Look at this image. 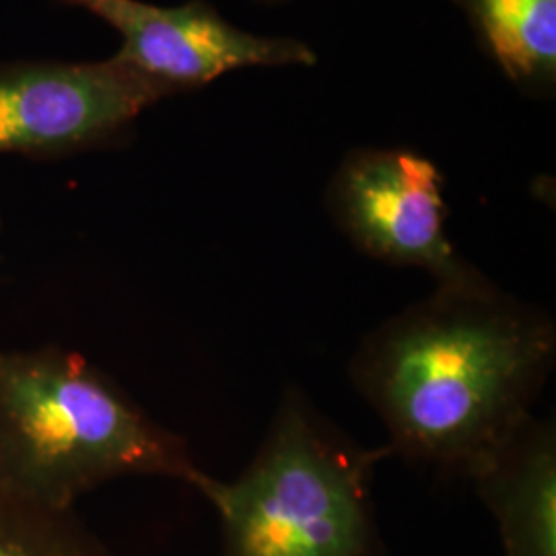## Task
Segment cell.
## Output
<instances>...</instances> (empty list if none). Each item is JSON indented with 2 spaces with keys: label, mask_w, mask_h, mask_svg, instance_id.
Returning <instances> with one entry per match:
<instances>
[{
  "label": "cell",
  "mask_w": 556,
  "mask_h": 556,
  "mask_svg": "<svg viewBox=\"0 0 556 556\" xmlns=\"http://www.w3.org/2000/svg\"><path fill=\"white\" fill-rule=\"evenodd\" d=\"M555 358L553 318L486 277L379 324L349 371L392 456L470 478L532 417Z\"/></svg>",
  "instance_id": "obj_1"
},
{
  "label": "cell",
  "mask_w": 556,
  "mask_h": 556,
  "mask_svg": "<svg viewBox=\"0 0 556 556\" xmlns=\"http://www.w3.org/2000/svg\"><path fill=\"white\" fill-rule=\"evenodd\" d=\"M184 439L75 353L0 351V482L59 511L126 475L194 484Z\"/></svg>",
  "instance_id": "obj_2"
},
{
  "label": "cell",
  "mask_w": 556,
  "mask_h": 556,
  "mask_svg": "<svg viewBox=\"0 0 556 556\" xmlns=\"http://www.w3.org/2000/svg\"><path fill=\"white\" fill-rule=\"evenodd\" d=\"M388 445L365 447L289 388L254 459L225 482L192 484L220 521V556H379L374 475Z\"/></svg>",
  "instance_id": "obj_3"
},
{
  "label": "cell",
  "mask_w": 556,
  "mask_h": 556,
  "mask_svg": "<svg viewBox=\"0 0 556 556\" xmlns=\"http://www.w3.org/2000/svg\"><path fill=\"white\" fill-rule=\"evenodd\" d=\"M330 219L369 258L417 268L435 287L484 280L447 236L443 174L404 147H357L338 163L326 188Z\"/></svg>",
  "instance_id": "obj_4"
},
{
  "label": "cell",
  "mask_w": 556,
  "mask_h": 556,
  "mask_svg": "<svg viewBox=\"0 0 556 556\" xmlns=\"http://www.w3.org/2000/svg\"><path fill=\"white\" fill-rule=\"evenodd\" d=\"M172 96L118 59L0 64V153L59 157L114 144Z\"/></svg>",
  "instance_id": "obj_5"
},
{
  "label": "cell",
  "mask_w": 556,
  "mask_h": 556,
  "mask_svg": "<svg viewBox=\"0 0 556 556\" xmlns=\"http://www.w3.org/2000/svg\"><path fill=\"white\" fill-rule=\"evenodd\" d=\"M112 25L122 36L114 59L176 96L241 68L316 66L318 54L295 38L258 36L229 23L208 0L157 7L140 0H59Z\"/></svg>",
  "instance_id": "obj_6"
},
{
  "label": "cell",
  "mask_w": 556,
  "mask_h": 556,
  "mask_svg": "<svg viewBox=\"0 0 556 556\" xmlns=\"http://www.w3.org/2000/svg\"><path fill=\"white\" fill-rule=\"evenodd\" d=\"M507 556H556L555 418L530 417L470 477Z\"/></svg>",
  "instance_id": "obj_7"
},
{
  "label": "cell",
  "mask_w": 556,
  "mask_h": 556,
  "mask_svg": "<svg viewBox=\"0 0 556 556\" xmlns=\"http://www.w3.org/2000/svg\"><path fill=\"white\" fill-rule=\"evenodd\" d=\"M470 23L480 52L521 93H556V0H450Z\"/></svg>",
  "instance_id": "obj_8"
},
{
  "label": "cell",
  "mask_w": 556,
  "mask_h": 556,
  "mask_svg": "<svg viewBox=\"0 0 556 556\" xmlns=\"http://www.w3.org/2000/svg\"><path fill=\"white\" fill-rule=\"evenodd\" d=\"M0 556H108L71 511L23 497L0 482Z\"/></svg>",
  "instance_id": "obj_9"
},
{
  "label": "cell",
  "mask_w": 556,
  "mask_h": 556,
  "mask_svg": "<svg viewBox=\"0 0 556 556\" xmlns=\"http://www.w3.org/2000/svg\"><path fill=\"white\" fill-rule=\"evenodd\" d=\"M262 4H285V2H289V0H258Z\"/></svg>",
  "instance_id": "obj_10"
}]
</instances>
